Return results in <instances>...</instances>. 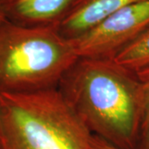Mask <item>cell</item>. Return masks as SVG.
<instances>
[{"instance_id":"1","label":"cell","mask_w":149,"mask_h":149,"mask_svg":"<svg viewBox=\"0 0 149 149\" xmlns=\"http://www.w3.org/2000/svg\"><path fill=\"white\" fill-rule=\"evenodd\" d=\"M58 90L93 135L120 149H137L142 98L135 72L113 59L80 58Z\"/></svg>"},{"instance_id":"2","label":"cell","mask_w":149,"mask_h":149,"mask_svg":"<svg viewBox=\"0 0 149 149\" xmlns=\"http://www.w3.org/2000/svg\"><path fill=\"white\" fill-rule=\"evenodd\" d=\"M3 149H94V135L58 88L0 91Z\"/></svg>"},{"instance_id":"3","label":"cell","mask_w":149,"mask_h":149,"mask_svg":"<svg viewBox=\"0 0 149 149\" xmlns=\"http://www.w3.org/2000/svg\"><path fill=\"white\" fill-rule=\"evenodd\" d=\"M80 59L73 41L56 27L0 21V91L29 93L58 88Z\"/></svg>"},{"instance_id":"4","label":"cell","mask_w":149,"mask_h":149,"mask_svg":"<svg viewBox=\"0 0 149 149\" xmlns=\"http://www.w3.org/2000/svg\"><path fill=\"white\" fill-rule=\"evenodd\" d=\"M148 29L149 0H140L71 40L80 58L113 59Z\"/></svg>"},{"instance_id":"5","label":"cell","mask_w":149,"mask_h":149,"mask_svg":"<svg viewBox=\"0 0 149 149\" xmlns=\"http://www.w3.org/2000/svg\"><path fill=\"white\" fill-rule=\"evenodd\" d=\"M79 0H0L6 20L24 27H58Z\"/></svg>"},{"instance_id":"6","label":"cell","mask_w":149,"mask_h":149,"mask_svg":"<svg viewBox=\"0 0 149 149\" xmlns=\"http://www.w3.org/2000/svg\"><path fill=\"white\" fill-rule=\"evenodd\" d=\"M140 0H79L61 22L57 29L73 39L88 32L123 8Z\"/></svg>"},{"instance_id":"7","label":"cell","mask_w":149,"mask_h":149,"mask_svg":"<svg viewBox=\"0 0 149 149\" xmlns=\"http://www.w3.org/2000/svg\"><path fill=\"white\" fill-rule=\"evenodd\" d=\"M113 59L118 64L133 72L149 66V29L123 48Z\"/></svg>"},{"instance_id":"8","label":"cell","mask_w":149,"mask_h":149,"mask_svg":"<svg viewBox=\"0 0 149 149\" xmlns=\"http://www.w3.org/2000/svg\"><path fill=\"white\" fill-rule=\"evenodd\" d=\"M139 81L142 98L141 133L149 128V66L135 72Z\"/></svg>"},{"instance_id":"9","label":"cell","mask_w":149,"mask_h":149,"mask_svg":"<svg viewBox=\"0 0 149 149\" xmlns=\"http://www.w3.org/2000/svg\"><path fill=\"white\" fill-rule=\"evenodd\" d=\"M93 148L94 149H120L112 145V144L109 143L108 142L103 140L99 137H96L94 135L93 138Z\"/></svg>"},{"instance_id":"10","label":"cell","mask_w":149,"mask_h":149,"mask_svg":"<svg viewBox=\"0 0 149 149\" xmlns=\"http://www.w3.org/2000/svg\"><path fill=\"white\" fill-rule=\"evenodd\" d=\"M137 149H149V128L141 133Z\"/></svg>"},{"instance_id":"11","label":"cell","mask_w":149,"mask_h":149,"mask_svg":"<svg viewBox=\"0 0 149 149\" xmlns=\"http://www.w3.org/2000/svg\"><path fill=\"white\" fill-rule=\"evenodd\" d=\"M0 149H3V146H2V128H1V118H0Z\"/></svg>"},{"instance_id":"12","label":"cell","mask_w":149,"mask_h":149,"mask_svg":"<svg viewBox=\"0 0 149 149\" xmlns=\"http://www.w3.org/2000/svg\"><path fill=\"white\" fill-rule=\"evenodd\" d=\"M3 19H5L4 17H3V16L1 14V13H0V21H2V20H3Z\"/></svg>"}]
</instances>
